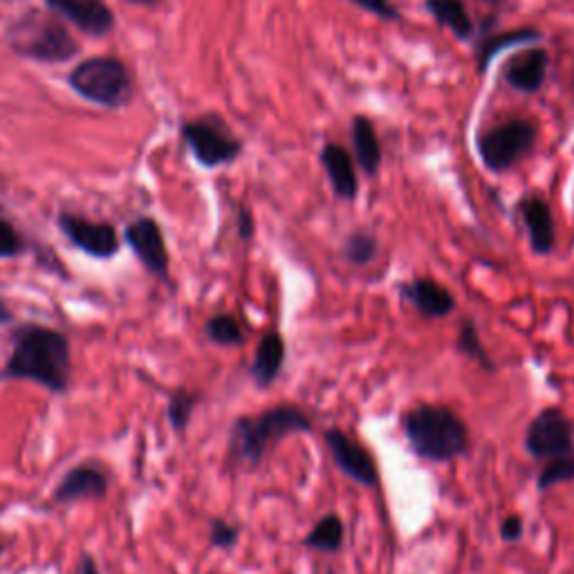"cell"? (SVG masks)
<instances>
[{
	"label": "cell",
	"instance_id": "cell-33",
	"mask_svg": "<svg viewBox=\"0 0 574 574\" xmlns=\"http://www.w3.org/2000/svg\"><path fill=\"white\" fill-rule=\"evenodd\" d=\"M79 574H99V568H97L95 559H92V557H83V559H81Z\"/></svg>",
	"mask_w": 574,
	"mask_h": 574
},
{
	"label": "cell",
	"instance_id": "cell-16",
	"mask_svg": "<svg viewBox=\"0 0 574 574\" xmlns=\"http://www.w3.org/2000/svg\"><path fill=\"white\" fill-rule=\"evenodd\" d=\"M287 346L279 330H267L256 346V353L249 366L254 384L258 388H270L281 377L285 366Z\"/></svg>",
	"mask_w": 574,
	"mask_h": 574
},
{
	"label": "cell",
	"instance_id": "cell-3",
	"mask_svg": "<svg viewBox=\"0 0 574 574\" xmlns=\"http://www.w3.org/2000/svg\"><path fill=\"white\" fill-rule=\"evenodd\" d=\"M310 415L294 404L272 406L258 415H240L229 431V458L249 469L261 465L270 444L287 435L312 433Z\"/></svg>",
	"mask_w": 574,
	"mask_h": 574
},
{
	"label": "cell",
	"instance_id": "cell-14",
	"mask_svg": "<svg viewBox=\"0 0 574 574\" xmlns=\"http://www.w3.org/2000/svg\"><path fill=\"white\" fill-rule=\"evenodd\" d=\"M45 3L90 36H106L115 25L113 12L101 0H45Z\"/></svg>",
	"mask_w": 574,
	"mask_h": 574
},
{
	"label": "cell",
	"instance_id": "cell-11",
	"mask_svg": "<svg viewBox=\"0 0 574 574\" xmlns=\"http://www.w3.org/2000/svg\"><path fill=\"white\" fill-rule=\"evenodd\" d=\"M126 245L140 258V263L160 281H169L171 258L166 249L162 227L153 218H137L124 231Z\"/></svg>",
	"mask_w": 574,
	"mask_h": 574
},
{
	"label": "cell",
	"instance_id": "cell-29",
	"mask_svg": "<svg viewBox=\"0 0 574 574\" xmlns=\"http://www.w3.org/2000/svg\"><path fill=\"white\" fill-rule=\"evenodd\" d=\"M25 249L23 238L14 225H9L7 220L0 218V258H14Z\"/></svg>",
	"mask_w": 574,
	"mask_h": 574
},
{
	"label": "cell",
	"instance_id": "cell-27",
	"mask_svg": "<svg viewBox=\"0 0 574 574\" xmlns=\"http://www.w3.org/2000/svg\"><path fill=\"white\" fill-rule=\"evenodd\" d=\"M196 406H198V395L184 391V388H180V391L171 397L169 406H166V418H169L173 431L178 433L187 431Z\"/></svg>",
	"mask_w": 574,
	"mask_h": 574
},
{
	"label": "cell",
	"instance_id": "cell-17",
	"mask_svg": "<svg viewBox=\"0 0 574 574\" xmlns=\"http://www.w3.org/2000/svg\"><path fill=\"white\" fill-rule=\"evenodd\" d=\"M321 164L335 196L341 200H355L359 193V180L353 157H350L346 148L332 142L326 144L321 151Z\"/></svg>",
	"mask_w": 574,
	"mask_h": 574
},
{
	"label": "cell",
	"instance_id": "cell-7",
	"mask_svg": "<svg viewBox=\"0 0 574 574\" xmlns=\"http://www.w3.org/2000/svg\"><path fill=\"white\" fill-rule=\"evenodd\" d=\"M525 451L534 460H552L574 451V424L557 406H548L525 431Z\"/></svg>",
	"mask_w": 574,
	"mask_h": 574
},
{
	"label": "cell",
	"instance_id": "cell-34",
	"mask_svg": "<svg viewBox=\"0 0 574 574\" xmlns=\"http://www.w3.org/2000/svg\"><path fill=\"white\" fill-rule=\"evenodd\" d=\"M12 321V312L7 310V305L0 301V326H3V323H9Z\"/></svg>",
	"mask_w": 574,
	"mask_h": 574
},
{
	"label": "cell",
	"instance_id": "cell-23",
	"mask_svg": "<svg viewBox=\"0 0 574 574\" xmlns=\"http://www.w3.org/2000/svg\"><path fill=\"white\" fill-rule=\"evenodd\" d=\"M456 350L460 355H465L471 361H476L478 366H483L487 373H496V361L492 359V355H489V350L485 348L483 339H480L478 323L474 319H465L460 323Z\"/></svg>",
	"mask_w": 574,
	"mask_h": 574
},
{
	"label": "cell",
	"instance_id": "cell-20",
	"mask_svg": "<svg viewBox=\"0 0 574 574\" xmlns=\"http://www.w3.org/2000/svg\"><path fill=\"white\" fill-rule=\"evenodd\" d=\"M541 34L530 27H521V30L512 32H501V34H487L483 36V41L478 43L476 48V59H478V70L485 72L489 61H492L496 54H501L507 48H516V45H525L532 41H539Z\"/></svg>",
	"mask_w": 574,
	"mask_h": 574
},
{
	"label": "cell",
	"instance_id": "cell-24",
	"mask_svg": "<svg viewBox=\"0 0 574 574\" xmlns=\"http://www.w3.org/2000/svg\"><path fill=\"white\" fill-rule=\"evenodd\" d=\"M205 335H207V339L211 341V344L222 346V348L240 346L245 341L243 328H240L238 319L231 317V314H227V312L214 314V317L207 319Z\"/></svg>",
	"mask_w": 574,
	"mask_h": 574
},
{
	"label": "cell",
	"instance_id": "cell-5",
	"mask_svg": "<svg viewBox=\"0 0 574 574\" xmlns=\"http://www.w3.org/2000/svg\"><path fill=\"white\" fill-rule=\"evenodd\" d=\"M70 86L77 95L104 108H122L133 97V81L122 61L95 57L83 61L70 74Z\"/></svg>",
	"mask_w": 574,
	"mask_h": 574
},
{
	"label": "cell",
	"instance_id": "cell-1",
	"mask_svg": "<svg viewBox=\"0 0 574 574\" xmlns=\"http://www.w3.org/2000/svg\"><path fill=\"white\" fill-rule=\"evenodd\" d=\"M72 375L70 341L63 332L25 323L12 335V355L0 379H16V382H34L50 393H66Z\"/></svg>",
	"mask_w": 574,
	"mask_h": 574
},
{
	"label": "cell",
	"instance_id": "cell-18",
	"mask_svg": "<svg viewBox=\"0 0 574 574\" xmlns=\"http://www.w3.org/2000/svg\"><path fill=\"white\" fill-rule=\"evenodd\" d=\"M550 54L541 48L525 50L507 63L505 79L509 86L521 92H536L548 77Z\"/></svg>",
	"mask_w": 574,
	"mask_h": 574
},
{
	"label": "cell",
	"instance_id": "cell-31",
	"mask_svg": "<svg viewBox=\"0 0 574 574\" xmlns=\"http://www.w3.org/2000/svg\"><path fill=\"white\" fill-rule=\"evenodd\" d=\"M525 536V521L523 516L509 514L503 518L501 523V539L505 543H518Z\"/></svg>",
	"mask_w": 574,
	"mask_h": 574
},
{
	"label": "cell",
	"instance_id": "cell-35",
	"mask_svg": "<svg viewBox=\"0 0 574 574\" xmlns=\"http://www.w3.org/2000/svg\"><path fill=\"white\" fill-rule=\"evenodd\" d=\"M131 3H142V5H151V3H157V0H131Z\"/></svg>",
	"mask_w": 574,
	"mask_h": 574
},
{
	"label": "cell",
	"instance_id": "cell-15",
	"mask_svg": "<svg viewBox=\"0 0 574 574\" xmlns=\"http://www.w3.org/2000/svg\"><path fill=\"white\" fill-rule=\"evenodd\" d=\"M518 209H521L532 252L536 256L552 254L554 245H557V227H554V216L548 202L541 198H525Z\"/></svg>",
	"mask_w": 574,
	"mask_h": 574
},
{
	"label": "cell",
	"instance_id": "cell-10",
	"mask_svg": "<svg viewBox=\"0 0 574 574\" xmlns=\"http://www.w3.org/2000/svg\"><path fill=\"white\" fill-rule=\"evenodd\" d=\"M59 229L74 247L92 258H99V261H110L122 247L115 227L108 222H92L74 214H61Z\"/></svg>",
	"mask_w": 574,
	"mask_h": 574
},
{
	"label": "cell",
	"instance_id": "cell-30",
	"mask_svg": "<svg viewBox=\"0 0 574 574\" xmlns=\"http://www.w3.org/2000/svg\"><path fill=\"white\" fill-rule=\"evenodd\" d=\"M350 3L366 9V12L379 18H384V21H397V18H400V12L393 7L391 0H350Z\"/></svg>",
	"mask_w": 574,
	"mask_h": 574
},
{
	"label": "cell",
	"instance_id": "cell-32",
	"mask_svg": "<svg viewBox=\"0 0 574 574\" xmlns=\"http://www.w3.org/2000/svg\"><path fill=\"white\" fill-rule=\"evenodd\" d=\"M238 236L243 240H249L254 236V216L249 209H240L238 211Z\"/></svg>",
	"mask_w": 574,
	"mask_h": 574
},
{
	"label": "cell",
	"instance_id": "cell-37",
	"mask_svg": "<svg viewBox=\"0 0 574 574\" xmlns=\"http://www.w3.org/2000/svg\"><path fill=\"white\" fill-rule=\"evenodd\" d=\"M485 3H501V0H485Z\"/></svg>",
	"mask_w": 574,
	"mask_h": 574
},
{
	"label": "cell",
	"instance_id": "cell-6",
	"mask_svg": "<svg viewBox=\"0 0 574 574\" xmlns=\"http://www.w3.org/2000/svg\"><path fill=\"white\" fill-rule=\"evenodd\" d=\"M536 135L539 131L530 119H512L478 137V155L489 171L503 173L532 151Z\"/></svg>",
	"mask_w": 574,
	"mask_h": 574
},
{
	"label": "cell",
	"instance_id": "cell-13",
	"mask_svg": "<svg viewBox=\"0 0 574 574\" xmlns=\"http://www.w3.org/2000/svg\"><path fill=\"white\" fill-rule=\"evenodd\" d=\"M108 494V476L97 465H79L72 467L61 483L52 492V501L59 505H70L88 498H104Z\"/></svg>",
	"mask_w": 574,
	"mask_h": 574
},
{
	"label": "cell",
	"instance_id": "cell-21",
	"mask_svg": "<svg viewBox=\"0 0 574 574\" xmlns=\"http://www.w3.org/2000/svg\"><path fill=\"white\" fill-rule=\"evenodd\" d=\"M346 539V525L341 521V516L330 512L323 518H319L317 523H314L312 530L308 532V536L303 539V545L310 550H317V552H328V554H335L341 550V545H344Z\"/></svg>",
	"mask_w": 574,
	"mask_h": 574
},
{
	"label": "cell",
	"instance_id": "cell-19",
	"mask_svg": "<svg viewBox=\"0 0 574 574\" xmlns=\"http://www.w3.org/2000/svg\"><path fill=\"white\" fill-rule=\"evenodd\" d=\"M353 146L357 155V164L368 175H375L382 166V144L373 122L368 117H355L353 119Z\"/></svg>",
	"mask_w": 574,
	"mask_h": 574
},
{
	"label": "cell",
	"instance_id": "cell-28",
	"mask_svg": "<svg viewBox=\"0 0 574 574\" xmlns=\"http://www.w3.org/2000/svg\"><path fill=\"white\" fill-rule=\"evenodd\" d=\"M240 541V527L225 521V518H214L209 525V545L218 550L236 548Z\"/></svg>",
	"mask_w": 574,
	"mask_h": 574
},
{
	"label": "cell",
	"instance_id": "cell-2",
	"mask_svg": "<svg viewBox=\"0 0 574 574\" xmlns=\"http://www.w3.org/2000/svg\"><path fill=\"white\" fill-rule=\"evenodd\" d=\"M402 431L411 451L427 462H451L469 451V429L460 415L444 404L422 402L406 411Z\"/></svg>",
	"mask_w": 574,
	"mask_h": 574
},
{
	"label": "cell",
	"instance_id": "cell-36",
	"mask_svg": "<svg viewBox=\"0 0 574 574\" xmlns=\"http://www.w3.org/2000/svg\"><path fill=\"white\" fill-rule=\"evenodd\" d=\"M3 554H5V545L0 543V557H3Z\"/></svg>",
	"mask_w": 574,
	"mask_h": 574
},
{
	"label": "cell",
	"instance_id": "cell-8",
	"mask_svg": "<svg viewBox=\"0 0 574 574\" xmlns=\"http://www.w3.org/2000/svg\"><path fill=\"white\" fill-rule=\"evenodd\" d=\"M182 137L196 160L216 169L222 164H231L243 153V144L227 131L225 124L214 122V119H200V122H189L182 128Z\"/></svg>",
	"mask_w": 574,
	"mask_h": 574
},
{
	"label": "cell",
	"instance_id": "cell-22",
	"mask_svg": "<svg viewBox=\"0 0 574 574\" xmlns=\"http://www.w3.org/2000/svg\"><path fill=\"white\" fill-rule=\"evenodd\" d=\"M427 9L435 21L451 30L458 39H469L474 34V21L462 0H427Z\"/></svg>",
	"mask_w": 574,
	"mask_h": 574
},
{
	"label": "cell",
	"instance_id": "cell-12",
	"mask_svg": "<svg viewBox=\"0 0 574 574\" xmlns=\"http://www.w3.org/2000/svg\"><path fill=\"white\" fill-rule=\"evenodd\" d=\"M404 301H409L420 317L424 319H444L456 310V296L449 287L429 279V276H418L400 287Z\"/></svg>",
	"mask_w": 574,
	"mask_h": 574
},
{
	"label": "cell",
	"instance_id": "cell-9",
	"mask_svg": "<svg viewBox=\"0 0 574 574\" xmlns=\"http://www.w3.org/2000/svg\"><path fill=\"white\" fill-rule=\"evenodd\" d=\"M323 440H326L332 453V460H335V465L344 471V476L368 489L379 485L377 460L364 444H359L355 438H350L346 431H341L337 427H332L323 433Z\"/></svg>",
	"mask_w": 574,
	"mask_h": 574
},
{
	"label": "cell",
	"instance_id": "cell-4",
	"mask_svg": "<svg viewBox=\"0 0 574 574\" xmlns=\"http://www.w3.org/2000/svg\"><path fill=\"white\" fill-rule=\"evenodd\" d=\"M9 45L27 59L61 63L74 57L77 43L57 18L27 14L9 27Z\"/></svg>",
	"mask_w": 574,
	"mask_h": 574
},
{
	"label": "cell",
	"instance_id": "cell-26",
	"mask_svg": "<svg viewBox=\"0 0 574 574\" xmlns=\"http://www.w3.org/2000/svg\"><path fill=\"white\" fill-rule=\"evenodd\" d=\"M566 483H574V451L566 453V456L545 460V467L539 471V478H536V489L545 494L552 487Z\"/></svg>",
	"mask_w": 574,
	"mask_h": 574
},
{
	"label": "cell",
	"instance_id": "cell-25",
	"mask_svg": "<svg viewBox=\"0 0 574 574\" xmlns=\"http://www.w3.org/2000/svg\"><path fill=\"white\" fill-rule=\"evenodd\" d=\"M379 254V243L373 234L368 231H355L346 238L344 247H341V256L344 261L355 265V267H366L368 263H373Z\"/></svg>",
	"mask_w": 574,
	"mask_h": 574
}]
</instances>
